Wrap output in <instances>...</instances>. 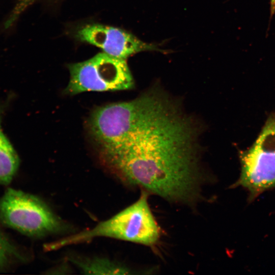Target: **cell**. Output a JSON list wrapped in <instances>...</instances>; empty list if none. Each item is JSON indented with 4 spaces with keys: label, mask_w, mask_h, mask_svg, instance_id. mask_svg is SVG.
Masks as SVG:
<instances>
[{
    "label": "cell",
    "mask_w": 275,
    "mask_h": 275,
    "mask_svg": "<svg viewBox=\"0 0 275 275\" xmlns=\"http://www.w3.org/2000/svg\"><path fill=\"white\" fill-rule=\"evenodd\" d=\"M197 128L177 109L138 138L101 147L100 159L125 183L169 202L193 205L201 198L202 183Z\"/></svg>",
    "instance_id": "1"
},
{
    "label": "cell",
    "mask_w": 275,
    "mask_h": 275,
    "mask_svg": "<svg viewBox=\"0 0 275 275\" xmlns=\"http://www.w3.org/2000/svg\"><path fill=\"white\" fill-rule=\"evenodd\" d=\"M177 107L161 92L152 90L130 101L95 109L89 117L88 128L101 147L117 144L146 133Z\"/></svg>",
    "instance_id": "2"
},
{
    "label": "cell",
    "mask_w": 275,
    "mask_h": 275,
    "mask_svg": "<svg viewBox=\"0 0 275 275\" xmlns=\"http://www.w3.org/2000/svg\"><path fill=\"white\" fill-rule=\"evenodd\" d=\"M149 194L141 191L139 199L111 218L91 229L47 244V251L105 237L153 246L160 237V229L149 205Z\"/></svg>",
    "instance_id": "3"
},
{
    "label": "cell",
    "mask_w": 275,
    "mask_h": 275,
    "mask_svg": "<svg viewBox=\"0 0 275 275\" xmlns=\"http://www.w3.org/2000/svg\"><path fill=\"white\" fill-rule=\"evenodd\" d=\"M70 79L64 90L73 95L88 91L105 92L131 89L133 79L126 60L99 52L86 61L68 65Z\"/></svg>",
    "instance_id": "4"
},
{
    "label": "cell",
    "mask_w": 275,
    "mask_h": 275,
    "mask_svg": "<svg viewBox=\"0 0 275 275\" xmlns=\"http://www.w3.org/2000/svg\"><path fill=\"white\" fill-rule=\"evenodd\" d=\"M0 221L23 234L40 237L63 229L61 220L39 198L9 188L0 199Z\"/></svg>",
    "instance_id": "5"
},
{
    "label": "cell",
    "mask_w": 275,
    "mask_h": 275,
    "mask_svg": "<svg viewBox=\"0 0 275 275\" xmlns=\"http://www.w3.org/2000/svg\"><path fill=\"white\" fill-rule=\"evenodd\" d=\"M241 171L235 185L247 188L253 197L275 186V115L266 121L258 137L240 155Z\"/></svg>",
    "instance_id": "6"
},
{
    "label": "cell",
    "mask_w": 275,
    "mask_h": 275,
    "mask_svg": "<svg viewBox=\"0 0 275 275\" xmlns=\"http://www.w3.org/2000/svg\"><path fill=\"white\" fill-rule=\"evenodd\" d=\"M78 38L95 46L114 58L126 60L130 56L145 51L166 53L156 44L145 42L133 35L119 28L100 24H89L77 33Z\"/></svg>",
    "instance_id": "7"
},
{
    "label": "cell",
    "mask_w": 275,
    "mask_h": 275,
    "mask_svg": "<svg viewBox=\"0 0 275 275\" xmlns=\"http://www.w3.org/2000/svg\"><path fill=\"white\" fill-rule=\"evenodd\" d=\"M7 105V101L0 104V185L11 182L20 165L19 156L2 128V118Z\"/></svg>",
    "instance_id": "8"
},
{
    "label": "cell",
    "mask_w": 275,
    "mask_h": 275,
    "mask_svg": "<svg viewBox=\"0 0 275 275\" xmlns=\"http://www.w3.org/2000/svg\"><path fill=\"white\" fill-rule=\"evenodd\" d=\"M82 271L90 274H127L128 269L104 259H94L78 263Z\"/></svg>",
    "instance_id": "9"
},
{
    "label": "cell",
    "mask_w": 275,
    "mask_h": 275,
    "mask_svg": "<svg viewBox=\"0 0 275 275\" xmlns=\"http://www.w3.org/2000/svg\"><path fill=\"white\" fill-rule=\"evenodd\" d=\"M23 260L17 248L0 229V269Z\"/></svg>",
    "instance_id": "10"
},
{
    "label": "cell",
    "mask_w": 275,
    "mask_h": 275,
    "mask_svg": "<svg viewBox=\"0 0 275 275\" xmlns=\"http://www.w3.org/2000/svg\"><path fill=\"white\" fill-rule=\"evenodd\" d=\"M37 0H17L6 22L12 26L20 15Z\"/></svg>",
    "instance_id": "11"
},
{
    "label": "cell",
    "mask_w": 275,
    "mask_h": 275,
    "mask_svg": "<svg viewBox=\"0 0 275 275\" xmlns=\"http://www.w3.org/2000/svg\"><path fill=\"white\" fill-rule=\"evenodd\" d=\"M275 14V0H270V18Z\"/></svg>",
    "instance_id": "12"
}]
</instances>
